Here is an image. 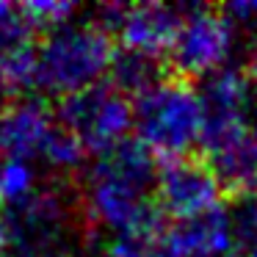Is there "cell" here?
I'll return each mask as SVG.
<instances>
[{"label": "cell", "instance_id": "3", "mask_svg": "<svg viewBox=\"0 0 257 257\" xmlns=\"http://www.w3.org/2000/svg\"><path fill=\"white\" fill-rule=\"evenodd\" d=\"M133 139L158 161L194 155L202 139L199 94L191 80L166 75L133 100Z\"/></svg>", "mask_w": 257, "mask_h": 257}, {"label": "cell", "instance_id": "9", "mask_svg": "<svg viewBox=\"0 0 257 257\" xmlns=\"http://www.w3.org/2000/svg\"><path fill=\"white\" fill-rule=\"evenodd\" d=\"M185 9L163 6V3H136V6H102L97 9L94 23L111 39L119 42L122 50L144 53L152 58L169 56L177 39Z\"/></svg>", "mask_w": 257, "mask_h": 257}, {"label": "cell", "instance_id": "12", "mask_svg": "<svg viewBox=\"0 0 257 257\" xmlns=\"http://www.w3.org/2000/svg\"><path fill=\"white\" fill-rule=\"evenodd\" d=\"M163 78H166L163 58H152V56H144V53H133V50H122L119 47L111 58V69H108L105 80L119 94H124L133 102L136 97L150 91Z\"/></svg>", "mask_w": 257, "mask_h": 257}, {"label": "cell", "instance_id": "4", "mask_svg": "<svg viewBox=\"0 0 257 257\" xmlns=\"http://www.w3.org/2000/svg\"><path fill=\"white\" fill-rule=\"evenodd\" d=\"M72 229V202L56 188H39L23 205L0 210V257H69Z\"/></svg>", "mask_w": 257, "mask_h": 257}, {"label": "cell", "instance_id": "7", "mask_svg": "<svg viewBox=\"0 0 257 257\" xmlns=\"http://www.w3.org/2000/svg\"><path fill=\"white\" fill-rule=\"evenodd\" d=\"M221 183L213 166L202 155H185L172 161H158L155 202L158 213L166 221H183L221 207Z\"/></svg>", "mask_w": 257, "mask_h": 257}, {"label": "cell", "instance_id": "18", "mask_svg": "<svg viewBox=\"0 0 257 257\" xmlns=\"http://www.w3.org/2000/svg\"><path fill=\"white\" fill-rule=\"evenodd\" d=\"M221 14L232 25L235 36L240 31H246V34L257 31V0H235V3H227V6H221Z\"/></svg>", "mask_w": 257, "mask_h": 257}, {"label": "cell", "instance_id": "8", "mask_svg": "<svg viewBox=\"0 0 257 257\" xmlns=\"http://www.w3.org/2000/svg\"><path fill=\"white\" fill-rule=\"evenodd\" d=\"M235 47V31L221 9H185L177 39L169 50V69L174 78H207L227 67Z\"/></svg>", "mask_w": 257, "mask_h": 257}, {"label": "cell", "instance_id": "11", "mask_svg": "<svg viewBox=\"0 0 257 257\" xmlns=\"http://www.w3.org/2000/svg\"><path fill=\"white\" fill-rule=\"evenodd\" d=\"M169 257H229L232 232H229L227 205L194 218L172 221L166 227Z\"/></svg>", "mask_w": 257, "mask_h": 257}, {"label": "cell", "instance_id": "6", "mask_svg": "<svg viewBox=\"0 0 257 257\" xmlns=\"http://www.w3.org/2000/svg\"><path fill=\"white\" fill-rule=\"evenodd\" d=\"M196 94H199V108H202L199 155L207 158L249 136L254 86H251L246 69L240 67L216 69L213 75L202 78Z\"/></svg>", "mask_w": 257, "mask_h": 257}, {"label": "cell", "instance_id": "14", "mask_svg": "<svg viewBox=\"0 0 257 257\" xmlns=\"http://www.w3.org/2000/svg\"><path fill=\"white\" fill-rule=\"evenodd\" d=\"M39 191L36 172L25 161H0V210L23 205Z\"/></svg>", "mask_w": 257, "mask_h": 257}, {"label": "cell", "instance_id": "19", "mask_svg": "<svg viewBox=\"0 0 257 257\" xmlns=\"http://www.w3.org/2000/svg\"><path fill=\"white\" fill-rule=\"evenodd\" d=\"M246 75H249L251 86L257 89V45H254V50H251V58H249V69H246Z\"/></svg>", "mask_w": 257, "mask_h": 257}, {"label": "cell", "instance_id": "1", "mask_svg": "<svg viewBox=\"0 0 257 257\" xmlns=\"http://www.w3.org/2000/svg\"><path fill=\"white\" fill-rule=\"evenodd\" d=\"M158 158L136 139L122 141L100 155L83 177V216L94 227L113 235L139 229L163 218L158 213L155 194Z\"/></svg>", "mask_w": 257, "mask_h": 257}, {"label": "cell", "instance_id": "10", "mask_svg": "<svg viewBox=\"0 0 257 257\" xmlns=\"http://www.w3.org/2000/svg\"><path fill=\"white\" fill-rule=\"evenodd\" d=\"M56 124V113L42 97L23 94L0 102V161H39Z\"/></svg>", "mask_w": 257, "mask_h": 257}, {"label": "cell", "instance_id": "17", "mask_svg": "<svg viewBox=\"0 0 257 257\" xmlns=\"http://www.w3.org/2000/svg\"><path fill=\"white\" fill-rule=\"evenodd\" d=\"M25 42H34V31L20 17L17 6L0 3V53L12 50L17 45H25Z\"/></svg>", "mask_w": 257, "mask_h": 257}, {"label": "cell", "instance_id": "16", "mask_svg": "<svg viewBox=\"0 0 257 257\" xmlns=\"http://www.w3.org/2000/svg\"><path fill=\"white\" fill-rule=\"evenodd\" d=\"M20 17L28 23L31 31H53L58 25H67L69 17L75 14L72 3H64V0H31L17 6Z\"/></svg>", "mask_w": 257, "mask_h": 257}, {"label": "cell", "instance_id": "5", "mask_svg": "<svg viewBox=\"0 0 257 257\" xmlns=\"http://www.w3.org/2000/svg\"><path fill=\"white\" fill-rule=\"evenodd\" d=\"M56 119L83 144L91 155H105L130 139L133 130V102L119 94L108 80L58 100Z\"/></svg>", "mask_w": 257, "mask_h": 257}, {"label": "cell", "instance_id": "15", "mask_svg": "<svg viewBox=\"0 0 257 257\" xmlns=\"http://www.w3.org/2000/svg\"><path fill=\"white\" fill-rule=\"evenodd\" d=\"M39 161L47 163L50 169H56V172H78V169L83 166V161H86V150L67 127L56 124V130H53L50 139H47L45 152H42Z\"/></svg>", "mask_w": 257, "mask_h": 257}, {"label": "cell", "instance_id": "2", "mask_svg": "<svg viewBox=\"0 0 257 257\" xmlns=\"http://www.w3.org/2000/svg\"><path fill=\"white\" fill-rule=\"evenodd\" d=\"M113 39L97 23H72L47 31L36 45L34 86L58 100L97 86L108 78Z\"/></svg>", "mask_w": 257, "mask_h": 257}, {"label": "cell", "instance_id": "21", "mask_svg": "<svg viewBox=\"0 0 257 257\" xmlns=\"http://www.w3.org/2000/svg\"><path fill=\"white\" fill-rule=\"evenodd\" d=\"M0 254H3V235H0Z\"/></svg>", "mask_w": 257, "mask_h": 257}, {"label": "cell", "instance_id": "13", "mask_svg": "<svg viewBox=\"0 0 257 257\" xmlns=\"http://www.w3.org/2000/svg\"><path fill=\"white\" fill-rule=\"evenodd\" d=\"M232 254L229 257H257V194L232 196L227 202Z\"/></svg>", "mask_w": 257, "mask_h": 257}, {"label": "cell", "instance_id": "20", "mask_svg": "<svg viewBox=\"0 0 257 257\" xmlns=\"http://www.w3.org/2000/svg\"><path fill=\"white\" fill-rule=\"evenodd\" d=\"M249 139H251V147H254V152H257V113L249 122Z\"/></svg>", "mask_w": 257, "mask_h": 257}]
</instances>
